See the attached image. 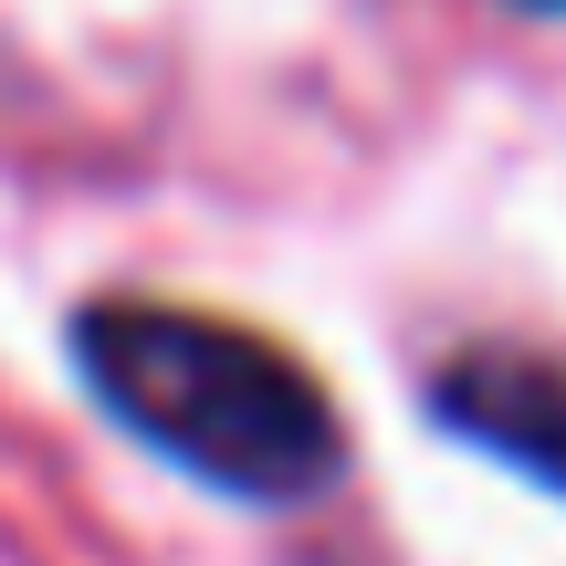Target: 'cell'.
<instances>
[{
    "label": "cell",
    "mask_w": 566,
    "mask_h": 566,
    "mask_svg": "<svg viewBox=\"0 0 566 566\" xmlns=\"http://www.w3.org/2000/svg\"><path fill=\"white\" fill-rule=\"evenodd\" d=\"M525 11H566V0H525Z\"/></svg>",
    "instance_id": "3957f363"
},
{
    "label": "cell",
    "mask_w": 566,
    "mask_h": 566,
    "mask_svg": "<svg viewBox=\"0 0 566 566\" xmlns=\"http://www.w3.org/2000/svg\"><path fill=\"white\" fill-rule=\"evenodd\" d=\"M420 399H430V430H451V441H472L483 462L566 493V357H535V346H462V357L430 367Z\"/></svg>",
    "instance_id": "7a4b0ae2"
},
{
    "label": "cell",
    "mask_w": 566,
    "mask_h": 566,
    "mask_svg": "<svg viewBox=\"0 0 566 566\" xmlns=\"http://www.w3.org/2000/svg\"><path fill=\"white\" fill-rule=\"evenodd\" d=\"M63 357H74L84 399L126 441L158 451L189 483H210L221 504L294 514V504H325L357 462L325 378L242 315H200V304H158V294H95L63 325Z\"/></svg>",
    "instance_id": "6da1fadb"
}]
</instances>
